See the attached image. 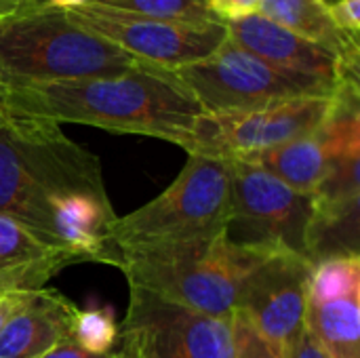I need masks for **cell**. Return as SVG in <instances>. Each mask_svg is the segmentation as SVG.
<instances>
[{"instance_id": "cell-1", "label": "cell", "mask_w": 360, "mask_h": 358, "mask_svg": "<svg viewBox=\"0 0 360 358\" xmlns=\"http://www.w3.org/2000/svg\"><path fill=\"white\" fill-rule=\"evenodd\" d=\"M0 106L51 122H74L112 133L146 135L190 148L205 112L192 93L167 70L152 65L63 82H19L0 78Z\"/></svg>"}, {"instance_id": "cell-2", "label": "cell", "mask_w": 360, "mask_h": 358, "mask_svg": "<svg viewBox=\"0 0 360 358\" xmlns=\"http://www.w3.org/2000/svg\"><path fill=\"white\" fill-rule=\"evenodd\" d=\"M76 192L108 196L99 158L72 141L61 124L0 106V215L61 249L49 205Z\"/></svg>"}, {"instance_id": "cell-3", "label": "cell", "mask_w": 360, "mask_h": 358, "mask_svg": "<svg viewBox=\"0 0 360 358\" xmlns=\"http://www.w3.org/2000/svg\"><path fill=\"white\" fill-rule=\"evenodd\" d=\"M274 249L234 243L228 232L177 245L122 249L116 266L129 287L146 289L184 308L232 319L251 272Z\"/></svg>"}, {"instance_id": "cell-4", "label": "cell", "mask_w": 360, "mask_h": 358, "mask_svg": "<svg viewBox=\"0 0 360 358\" xmlns=\"http://www.w3.org/2000/svg\"><path fill=\"white\" fill-rule=\"evenodd\" d=\"M146 68L116 44L76 25L65 11L32 4L0 19V78L63 82Z\"/></svg>"}, {"instance_id": "cell-5", "label": "cell", "mask_w": 360, "mask_h": 358, "mask_svg": "<svg viewBox=\"0 0 360 358\" xmlns=\"http://www.w3.org/2000/svg\"><path fill=\"white\" fill-rule=\"evenodd\" d=\"M232 222V169L228 160L188 154L175 181L150 203L116 217L112 260L122 249L177 245L226 234ZM110 260V266H112Z\"/></svg>"}, {"instance_id": "cell-6", "label": "cell", "mask_w": 360, "mask_h": 358, "mask_svg": "<svg viewBox=\"0 0 360 358\" xmlns=\"http://www.w3.org/2000/svg\"><path fill=\"white\" fill-rule=\"evenodd\" d=\"M169 74L192 93L205 112L251 110L297 97H327L346 87L281 70L230 38L209 57Z\"/></svg>"}, {"instance_id": "cell-7", "label": "cell", "mask_w": 360, "mask_h": 358, "mask_svg": "<svg viewBox=\"0 0 360 358\" xmlns=\"http://www.w3.org/2000/svg\"><path fill=\"white\" fill-rule=\"evenodd\" d=\"M327 97H297L251 110L202 112L194 124L188 154L221 160H245L276 146L310 135L335 112L342 93Z\"/></svg>"}, {"instance_id": "cell-8", "label": "cell", "mask_w": 360, "mask_h": 358, "mask_svg": "<svg viewBox=\"0 0 360 358\" xmlns=\"http://www.w3.org/2000/svg\"><path fill=\"white\" fill-rule=\"evenodd\" d=\"M228 162L232 169V222L228 236L234 243L310 260L314 196L289 188L251 162Z\"/></svg>"}, {"instance_id": "cell-9", "label": "cell", "mask_w": 360, "mask_h": 358, "mask_svg": "<svg viewBox=\"0 0 360 358\" xmlns=\"http://www.w3.org/2000/svg\"><path fill=\"white\" fill-rule=\"evenodd\" d=\"M65 13L86 32L116 44L137 61L167 72L209 57L228 38L226 23H171L97 2H86Z\"/></svg>"}, {"instance_id": "cell-10", "label": "cell", "mask_w": 360, "mask_h": 358, "mask_svg": "<svg viewBox=\"0 0 360 358\" xmlns=\"http://www.w3.org/2000/svg\"><path fill=\"white\" fill-rule=\"evenodd\" d=\"M120 340L148 358H234L232 319L209 317L129 287Z\"/></svg>"}, {"instance_id": "cell-11", "label": "cell", "mask_w": 360, "mask_h": 358, "mask_svg": "<svg viewBox=\"0 0 360 358\" xmlns=\"http://www.w3.org/2000/svg\"><path fill=\"white\" fill-rule=\"evenodd\" d=\"M312 268L306 257L274 251L251 272L243 289L238 310L285 357L304 331Z\"/></svg>"}, {"instance_id": "cell-12", "label": "cell", "mask_w": 360, "mask_h": 358, "mask_svg": "<svg viewBox=\"0 0 360 358\" xmlns=\"http://www.w3.org/2000/svg\"><path fill=\"white\" fill-rule=\"evenodd\" d=\"M226 27L230 40L281 70L310 76L335 87L359 84V70L346 68L344 61L331 51L285 30L259 13L226 23Z\"/></svg>"}, {"instance_id": "cell-13", "label": "cell", "mask_w": 360, "mask_h": 358, "mask_svg": "<svg viewBox=\"0 0 360 358\" xmlns=\"http://www.w3.org/2000/svg\"><path fill=\"white\" fill-rule=\"evenodd\" d=\"M76 308L53 289L34 291L0 329V358H40L70 340Z\"/></svg>"}, {"instance_id": "cell-14", "label": "cell", "mask_w": 360, "mask_h": 358, "mask_svg": "<svg viewBox=\"0 0 360 358\" xmlns=\"http://www.w3.org/2000/svg\"><path fill=\"white\" fill-rule=\"evenodd\" d=\"M49 211L53 236L63 251L76 255L80 262L110 264V230L118 217L110 196L84 192L65 194L53 198Z\"/></svg>"}, {"instance_id": "cell-15", "label": "cell", "mask_w": 360, "mask_h": 358, "mask_svg": "<svg viewBox=\"0 0 360 358\" xmlns=\"http://www.w3.org/2000/svg\"><path fill=\"white\" fill-rule=\"evenodd\" d=\"M259 15L331 51L344 61L346 68L359 70V40L346 36L333 23L329 0H262Z\"/></svg>"}, {"instance_id": "cell-16", "label": "cell", "mask_w": 360, "mask_h": 358, "mask_svg": "<svg viewBox=\"0 0 360 358\" xmlns=\"http://www.w3.org/2000/svg\"><path fill=\"white\" fill-rule=\"evenodd\" d=\"M245 162L268 171L270 175H274L297 192L314 196L327 175L329 150L323 129H316L310 135L297 137L268 152L245 158Z\"/></svg>"}, {"instance_id": "cell-17", "label": "cell", "mask_w": 360, "mask_h": 358, "mask_svg": "<svg viewBox=\"0 0 360 358\" xmlns=\"http://www.w3.org/2000/svg\"><path fill=\"white\" fill-rule=\"evenodd\" d=\"M304 329L327 358H360V293L308 300Z\"/></svg>"}, {"instance_id": "cell-18", "label": "cell", "mask_w": 360, "mask_h": 358, "mask_svg": "<svg viewBox=\"0 0 360 358\" xmlns=\"http://www.w3.org/2000/svg\"><path fill=\"white\" fill-rule=\"evenodd\" d=\"M59 253H68V251L55 249V247L42 243L23 224L0 215V274L49 260Z\"/></svg>"}, {"instance_id": "cell-19", "label": "cell", "mask_w": 360, "mask_h": 358, "mask_svg": "<svg viewBox=\"0 0 360 358\" xmlns=\"http://www.w3.org/2000/svg\"><path fill=\"white\" fill-rule=\"evenodd\" d=\"M110 8L171 21V23H188V25H209L221 23L207 6L205 0H91Z\"/></svg>"}, {"instance_id": "cell-20", "label": "cell", "mask_w": 360, "mask_h": 358, "mask_svg": "<svg viewBox=\"0 0 360 358\" xmlns=\"http://www.w3.org/2000/svg\"><path fill=\"white\" fill-rule=\"evenodd\" d=\"M70 340L89 354L108 357L120 340V329L110 306L80 310L76 308L70 329Z\"/></svg>"}, {"instance_id": "cell-21", "label": "cell", "mask_w": 360, "mask_h": 358, "mask_svg": "<svg viewBox=\"0 0 360 358\" xmlns=\"http://www.w3.org/2000/svg\"><path fill=\"white\" fill-rule=\"evenodd\" d=\"M232 335H234V358H287L268 340H264L247 317L236 310L232 314Z\"/></svg>"}, {"instance_id": "cell-22", "label": "cell", "mask_w": 360, "mask_h": 358, "mask_svg": "<svg viewBox=\"0 0 360 358\" xmlns=\"http://www.w3.org/2000/svg\"><path fill=\"white\" fill-rule=\"evenodd\" d=\"M205 2L221 23H232L257 15L262 6V0H205Z\"/></svg>"}, {"instance_id": "cell-23", "label": "cell", "mask_w": 360, "mask_h": 358, "mask_svg": "<svg viewBox=\"0 0 360 358\" xmlns=\"http://www.w3.org/2000/svg\"><path fill=\"white\" fill-rule=\"evenodd\" d=\"M333 23L350 38L359 40L360 34V0H333L329 2Z\"/></svg>"}, {"instance_id": "cell-24", "label": "cell", "mask_w": 360, "mask_h": 358, "mask_svg": "<svg viewBox=\"0 0 360 358\" xmlns=\"http://www.w3.org/2000/svg\"><path fill=\"white\" fill-rule=\"evenodd\" d=\"M40 358H133V354H131L129 348L120 346V350H114L108 357H95V354L84 352L82 348H78L72 340H65V342L57 344L55 348H51L46 354H42Z\"/></svg>"}, {"instance_id": "cell-25", "label": "cell", "mask_w": 360, "mask_h": 358, "mask_svg": "<svg viewBox=\"0 0 360 358\" xmlns=\"http://www.w3.org/2000/svg\"><path fill=\"white\" fill-rule=\"evenodd\" d=\"M34 291H4V293H0V329L27 302V298Z\"/></svg>"}, {"instance_id": "cell-26", "label": "cell", "mask_w": 360, "mask_h": 358, "mask_svg": "<svg viewBox=\"0 0 360 358\" xmlns=\"http://www.w3.org/2000/svg\"><path fill=\"white\" fill-rule=\"evenodd\" d=\"M287 358H327L323 354V350L316 346V342L312 340V335L304 329L302 331V335L297 338V342H295V346H293V350L289 352V357Z\"/></svg>"}, {"instance_id": "cell-27", "label": "cell", "mask_w": 360, "mask_h": 358, "mask_svg": "<svg viewBox=\"0 0 360 358\" xmlns=\"http://www.w3.org/2000/svg\"><path fill=\"white\" fill-rule=\"evenodd\" d=\"M25 4H27V0H0V19H6V17L19 13Z\"/></svg>"}, {"instance_id": "cell-28", "label": "cell", "mask_w": 360, "mask_h": 358, "mask_svg": "<svg viewBox=\"0 0 360 358\" xmlns=\"http://www.w3.org/2000/svg\"><path fill=\"white\" fill-rule=\"evenodd\" d=\"M122 346L131 350L133 358H148V357H146V352H143V350H139V348H135V346H131V344H127V342H122Z\"/></svg>"}, {"instance_id": "cell-29", "label": "cell", "mask_w": 360, "mask_h": 358, "mask_svg": "<svg viewBox=\"0 0 360 358\" xmlns=\"http://www.w3.org/2000/svg\"><path fill=\"white\" fill-rule=\"evenodd\" d=\"M32 4H40V0H27V4H25V6H32Z\"/></svg>"}]
</instances>
